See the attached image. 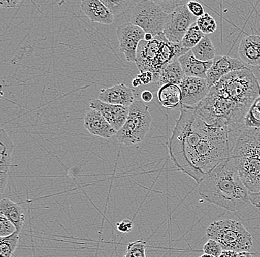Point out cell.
I'll return each mask as SVG.
<instances>
[{
	"label": "cell",
	"instance_id": "obj_3",
	"mask_svg": "<svg viewBox=\"0 0 260 257\" xmlns=\"http://www.w3.org/2000/svg\"><path fill=\"white\" fill-rule=\"evenodd\" d=\"M230 158L248 191L260 192V128H242L231 149Z\"/></svg>",
	"mask_w": 260,
	"mask_h": 257
},
{
	"label": "cell",
	"instance_id": "obj_6",
	"mask_svg": "<svg viewBox=\"0 0 260 257\" xmlns=\"http://www.w3.org/2000/svg\"><path fill=\"white\" fill-rule=\"evenodd\" d=\"M211 89L228 100L249 109L260 96L259 80L250 68L230 73Z\"/></svg>",
	"mask_w": 260,
	"mask_h": 257
},
{
	"label": "cell",
	"instance_id": "obj_17",
	"mask_svg": "<svg viewBox=\"0 0 260 257\" xmlns=\"http://www.w3.org/2000/svg\"><path fill=\"white\" fill-rule=\"evenodd\" d=\"M84 126L92 136L109 139L117 135L118 131L99 111L90 109L84 118Z\"/></svg>",
	"mask_w": 260,
	"mask_h": 257
},
{
	"label": "cell",
	"instance_id": "obj_4",
	"mask_svg": "<svg viewBox=\"0 0 260 257\" xmlns=\"http://www.w3.org/2000/svg\"><path fill=\"white\" fill-rule=\"evenodd\" d=\"M192 110L207 124L237 134L244 128V118L249 108L228 100L210 89L206 98Z\"/></svg>",
	"mask_w": 260,
	"mask_h": 257
},
{
	"label": "cell",
	"instance_id": "obj_27",
	"mask_svg": "<svg viewBox=\"0 0 260 257\" xmlns=\"http://www.w3.org/2000/svg\"><path fill=\"white\" fill-rule=\"evenodd\" d=\"M244 127L245 128H260V96L251 105L248 113L244 118Z\"/></svg>",
	"mask_w": 260,
	"mask_h": 257
},
{
	"label": "cell",
	"instance_id": "obj_32",
	"mask_svg": "<svg viewBox=\"0 0 260 257\" xmlns=\"http://www.w3.org/2000/svg\"><path fill=\"white\" fill-rule=\"evenodd\" d=\"M16 232L15 226L6 216L0 214V237H8Z\"/></svg>",
	"mask_w": 260,
	"mask_h": 257
},
{
	"label": "cell",
	"instance_id": "obj_13",
	"mask_svg": "<svg viewBox=\"0 0 260 257\" xmlns=\"http://www.w3.org/2000/svg\"><path fill=\"white\" fill-rule=\"evenodd\" d=\"M249 68L240 60L229 56H217L213 60L212 65L206 74V81L211 88L215 85L224 76L238 70Z\"/></svg>",
	"mask_w": 260,
	"mask_h": 257
},
{
	"label": "cell",
	"instance_id": "obj_15",
	"mask_svg": "<svg viewBox=\"0 0 260 257\" xmlns=\"http://www.w3.org/2000/svg\"><path fill=\"white\" fill-rule=\"evenodd\" d=\"M136 96L124 83L115 84L111 88L101 90L99 100L111 105L130 107L136 100Z\"/></svg>",
	"mask_w": 260,
	"mask_h": 257
},
{
	"label": "cell",
	"instance_id": "obj_24",
	"mask_svg": "<svg viewBox=\"0 0 260 257\" xmlns=\"http://www.w3.org/2000/svg\"><path fill=\"white\" fill-rule=\"evenodd\" d=\"M191 50L195 58L201 61H212L215 58V48L209 35H205L201 42Z\"/></svg>",
	"mask_w": 260,
	"mask_h": 257
},
{
	"label": "cell",
	"instance_id": "obj_7",
	"mask_svg": "<svg viewBox=\"0 0 260 257\" xmlns=\"http://www.w3.org/2000/svg\"><path fill=\"white\" fill-rule=\"evenodd\" d=\"M208 238L218 242L223 250L250 252L253 237L240 221L224 219L215 221L206 230Z\"/></svg>",
	"mask_w": 260,
	"mask_h": 257
},
{
	"label": "cell",
	"instance_id": "obj_43",
	"mask_svg": "<svg viewBox=\"0 0 260 257\" xmlns=\"http://www.w3.org/2000/svg\"><path fill=\"white\" fill-rule=\"evenodd\" d=\"M123 257H133V256H131V255L129 254V253H126V254L124 255V256Z\"/></svg>",
	"mask_w": 260,
	"mask_h": 257
},
{
	"label": "cell",
	"instance_id": "obj_34",
	"mask_svg": "<svg viewBox=\"0 0 260 257\" xmlns=\"http://www.w3.org/2000/svg\"><path fill=\"white\" fill-rule=\"evenodd\" d=\"M134 227V224L129 219H123L121 222L117 223V229L121 233H129Z\"/></svg>",
	"mask_w": 260,
	"mask_h": 257
},
{
	"label": "cell",
	"instance_id": "obj_12",
	"mask_svg": "<svg viewBox=\"0 0 260 257\" xmlns=\"http://www.w3.org/2000/svg\"><path fill=\"white\" fill-rule=\"evenodd\" d=\"M182 92V106L192 109L198 106L209 94V87L206 79L185 76L180 84Z\"/></svg>",
	"mask_w": 260,
	"mask_h": 257
},
{
	"label": "cell",
	"instance_id": "obj_5",
	"mask_svg": "<svg viewBox=\"0 0 260 257\" xmlns=\"http://www.w3.org/2000/svg\"><path fill=\"white\" fill-rule=\"evenodd\" d=\"M188 51L189 50L183 48L180 43L169 41L161 33L154 37L152 41L143 40L140 42L136 64L140 72H152L156 82L164 67L177 61Z\"/></svg>",
	"mask_w": 260,
	"mask_h": 257
},
{
	"label": "cell",
	"instance_id": "obj_18",
	"mask_svg": "<svg viewBox=\"0 0 260 257\" xmlns=\"http://www.w3.org/2000/svg\"><path fill=\"white\" fill-rule=\"evenodd\" d=\"M240 60L249 66H260V36L252 34L244 37L238 48Z\"/></svg>",
	"mask_w": 260,
	"mask_h": 257
},
{
	"label": "cell",
	"instance_id": "obj_35",
	"mask_svg": "<svg viewBox=\"0 0 260 257\" xmlns=\"http://www.w3.org/2000/svg\"><path fill=\"white\" fill-rule=\"evenodd\" d=\"M137 77L141 79L143 84H148L152 82H155V77L154 75L150 71H145V72L140 73L137 75Z\"/></svg>",
	"mask_w": 260,
	"mask_h": 257
},
{
	"label": "cell",
	"instance_id": "obj_10",
	"mask_svg": "<svg viewBox=\"0 0 260 257\" xmlns=\"http://www.w3.org/2000/svg\"><path fill=\"white\" fill-rule=\"evenodd\" d=\"M197 19L198 18L188 11L186 4L178 5L170 14L164 27L166 38L173 43H180L190 27L197 22Z\"/></svg>",
	"mask_w": 260,
	"mask_h": 257
},
{
	"label": "cell",
	"instance_id": "obj_2",
	"mask_svg": "<svg viewBox=\"0 0 260 257\" xmlns=\"http://www.w3.org/2000/svg\"><path fill=\"white\" fill-rule=\"evenodd\" d=\"M198 193L209 203L232 212L243 210L251 203L249 191L230 156L203 177Z\"/></svg>",
	"mask_w": 260,
	"mask_h": 257
},
{
	"label": "cell",
	"instance_id": "obj_19",
	"mask_svg": "<svg viewBox=\"0 0 260 257\" xmlns=\"http://www.w3.org/2000/svg\"><path fill=\"white\" fill-rule=\"evenodd\" d=\"M81 9L92 22L111 25L115 20L110 10L99 0H84L81 2Z\"/></svg>",
	"mask_w": 260,
	"mask_h": 257
},
{
	"label": "cell",
	"instance_id": "obj_22",
	"mask_svg": "<svg viewBox=\"0 0 260 257\" xmlns=\"http://www.w3.org/2000/svg\"><path fill=\"white\" fill-rule=\"evenodd\" d=\"M157 98L166 108H175L181 105L182 92L180 85L168 84L162 86L157 92Z\"/></svg>",
	"mask_w": 260,
	"mask_h": 257
},
{
	"label": "cell",
	"instance_id": "obj_16",
	"mask_svg": "<svg viewBox=\"0 0 260 257\" xmlns=\"http://www.w3.org/2000/svg\"><path fill=\"white\" fill-rule=\"evenodd\" d=\"M14 146L7 132L0 131V193L3 195L8 182L9 169L11 166Z\"/></svg>",
	"mask_w": 260,
	"mask_h": 257
},
{
	"label": "cell",
	"instance_id": "obj_1",
	"mask_svg": "<svg viewBox=\"0 0 260 257\" xmlns=\"http://www.w3.org/2000/svg\"><path fill=\"white\" fill-rule=\"evenodd\" d=\"M169 140L171 159L199 185L203 177L230 156L237 134L205 123L192 109L180 105Z\"/></svg>",
	"mask_w": 260,
	"mask_h": 257
},
{
	"label": "cell",
	"instance_id": "obj_38",
	"mask_svg": "<svg viewBox=\"0 0 260 257\" xmlns=\"http://www.w3.org/2000/svg\"><path fill=\"white\" fill-rule=\"evenodd\" d=\"M238 253L233 250H223L222 254L219 257H237Z\"/></svg>",
	"mask_w": 260,
	"mask_h": 257
},
{
	"label": "cell",
	"instance_id": "obj_21",
	"mask_svg": "<svg viewBox=\"0 0 260 257\" xmlns=\"http://www.w3.org/2000/svg\"><path fill=\"white\" fill-rule=\"evenodd\" d=\"M0 214L8 218L15 226L16 232H21L25 222V214L19 203L8 198H2L0 201Z\"/></svg>",
	"mask_w": 260,
	"mask_h": 257
},
{
	"label": "cell",
	"instance_id": "obj_39",
	"mask_svg": "<svg viewBox=\"0 0 260 257\" xmlns=\"http://www.w3.org/2000/svg\"><path fill=\"white\" fill-rule=\"evenodd\" d=\"M132 84H133V87L137 88L139 87V86L142 85L143 83L141 82V79H139V78L137 77L136 76V78H135L133 80V82H132Z\"/></svg>",
	"mask_w": 260,
	"mask_h": 257
},
{
	"label": "cell",
	"instance_id": "obj_8",
	"mask_svg": "<svg viewBox=\"0 0 260 257\" xmlns=\"http://www.w3.org/2000/svg\"><path fill=\"white\" fill-rule=\"evenodd\" d=\"M130 23L137 25L153 37L164 33V27L168 21L167 14L157 2L150 0L131 1L129 11Z\"/></svg>",
	"mask_w": 260,
	"mask_h": 257
},
{
	"label": "cell",
	"instance_id": "obj_20",
	"mask_svg": "<svg viewBox=\"0 0 260 257\" xmlns=\"http://www.w3.org/2000/svg\"><path fill=\"white\" fill-rule=\"evenodd\" d=\"M185 76L206 79L208 71L212 65V61L203 62L198 60L191 50L187 52L178 59Z\"/></svg>",
	"mask_w": 260,
	"mask_h": 257
},
{
	"label": "cell",
	"instance_id": "obj_30",
	"mask_svg": "<svg viewBox=\"0 0 260 257\" xmlns=\"http://www.w3.org/2000/svg\"><path fill=\"white\" fill-rule=\"evenodd\" d=\"M146 242L145 241L139 240L130 242L127 246V251L133 257H146Z\"/></svg>",
	"mask_w": 260,
	"mask_h": 257
},
{
	"label": "cell",
	"instance_id": "obj_23",
	"mask_svg": "<svg viewBox=\"0 0 260 257\" xmlns=\"http://www.w3.org/2000/svg\"><path fill=\"white\" fill-rule=\"evenodd\" d=\"M185 76L181 66L178 60H177L162 68L156 84L158 89L165 84H175L180 85Z\"/></svg>",
	"mask_w": 260,
	"mask_h": 257
},
{
	"label": "cell",
	"instance_id": "obj_9",
	"mask_svg": "<svg viewBox=\"0 0 260 257\" xmlns=\"http://www.w3.org/2000/svg\"><path fill=\"white\" fill-rule=\"evenodd\" d=\"M152 120L149 107L136 97L129 107L126 123L117 133V139L121 144L126 146L141 142L150 130Z\"/></svg>",
	"mask_w": 260,
	"mask_h": 257
},
{
	"label": "cell",
	"instance_id": "obj_28",
	"mask_svg": "<svg viewBox=\"0 0 260 257\" xmlns=\"http://www.w3.org/2000/svg\"><path fill=\"white\" fill-rule=\"evenodd\" d=\"M110 10L114 17H120L124 14L126 11H129L131 1L126 0H117V1H110V0H101Z\"/></svg>",
	"mask_w": 260,
	"mask_h": 257
},
{
	"label": "cell",
	"instance_id": "obj_14",
	"mask_svg": "<svg viewBox=\"0 0 260 257\" xmlns=\"http://www.w3.org/2000/svg\"><path fill=\"white\" fill-rule=\"evenodd\" d=\"M89 107L99 111L118 132L126 123L129 112V107L111 105L99 100L91 101Z\"/></svg>",
	"mask_w": 260,
	"mask_h": 257
},
{
	"label": "cell",
	"instance_id": "obj_29",
	"mask_svg": "<svg viewBox=\"0 0 260 257\" xmlns=\"http://www.w3.org/2000/svg\"><path fill=\"white\" fill-rule=\"evenodd\" d=\"M196 24L205 35L214 33L217 28L215 19L208 13H205L201 17L198 18Z\"/></svg>",
	"mask_w": 260,
	"mask_h": 257
},
{
	"label": "cell",
	"instance_id": "obj_26",
	"mask_svg": "<svg viewBox=\"0 0 260 257\" xmlns=\"http://www.w3.org/2000/svg\"><path fill=\"white\" fill-rule=\"evenodd\" d=\"M205 34L200 30L195 22L185 34L180 45L187 50H191L201 42Z\"/></svg>",
	"mask_w": 260,
	"mask_h": 257
},
{
	"label": "cell",
	"instance_id": "obj_31",
	"mask_svg": "<svg viewBox=\"0 0 260 257\" xmlns=\"http://www.w3.org/2000/svg\"><path fill=\"white\" fill-rule=\"evenodd\" d=\"M205 254L211 255L215 257H219L223 251V248L218 242L209 239L203 248Z\"/></svg>",
	"mask_w": 260,
	"mask_h": 257
},
{
	"label": "cell",
	"instance_id": "obj_37",
	"mask_svg": "<svg viewBox=\"0 0 260 257\" xmlns=\"http://www.w3.org/2000/svg\"><path fill=\"white\" fill-rule=\"evenodd\" d=\"M153 94L149 91H144L141 94V100L144 102H150L153 100Z\"/></svg>",
	"mask_w": 260,
	"mask_h": 257
},
{
	"label": "cell",
	"instance_id": "obj_40",
	"mask_svg": "<svg viewBox=\"0 0 260 257\" xmlns=\"http://www.w3.org/2000/svg\"><path fill=\"white\" fill-rule=\"evenodd\" d=\"M237 257H253L250 252H240L238 253Z\"/></svg>",
	"mask_w": 260,
	"mask_h": 257
},
{
	"label": "cell",
	"instance_id": "obj_33",
	"mask_svg": "<svg viewBox=\"0 0 260 257\" xmlns=\"http://www.w3.org/2000/svg\"><path fill=\"white\" fill-rule=\"evenodd\" d=\"M188 11L196 18L201 17L205 14L204 8L203 5L197 1H189L186 3Z\"/></svg>",
	"mask_w": 260,
	"mask_h": 257
},
{
	"label": "cell",
	"instance_id": "obj_11",
	"mask_svg": "<svg viewBox=\"0 0 260 257\" xmlns=\"http://www.w3.org/2000/svg\"><path fill=\"white\" fill-rule=\"evenodd\" d=\"M119 48L128 62L136 63L140 42L144 40L145 32L137 25L128 22L117 27Z\"/></svg>",
	"mask_w": 260,
	"mask_h": 257
},
{
	"label": "cell",
	"instance_id": "obj_41",
	"mask_svg": "<svg viewBox=\"0 0 260 257\" xmlns=\"http://www.w3.org/2000/svg\"><path fill=\"white\" fill-rule=\"evenodd\" d=\"M154 37L152 34H145V38H144V40L145 41L149 42L152 41V40H153Z\"/></svg>",
	"mask_w": 260,
	"mask_h": 257
},
{
	"label": "cell",
	"instance_id": "obj_36",
	"mask_svg": "<svg viewBox=\"0 0 260 257\" xmlns=\"http://www.w3.org/2000/svg\"><path fill=\"white\" fill-rule=\"evenodd\" d=\"M20 3V1H15V0H12V1L0 0V6H1L2 8H5V9H11V8L18 7V6H19Z\"/></svg>",
	"mask_w": 260,
	"mask_h": 257
},
{
	"label": "cell",
	"instance_id": "obj_42",
	"mask_svg": "<svg viewBox=\"0 0 260 257\" xmlns=\"http://www.w3.org/2000/svg\"><path fill=\"white\" fill-rule=\"evenodd\" d=\"M200 257H215V256H211V255H209V254H203L202 255V256H201Z\"/></svg>",
	"mask_w": 260,
	"mask_h": 257
},
{
	"label": "cell",
	"instance_id": "obj_25",
	"mask_svg": "<svg viewBox=\"0 0 260 257\" xmlns=\"http://www.w3.org/2000/svg\"><path fill=\"white\" fill-rule=\"evenodd\" d=\"M19 232H16L8 237H0V256L12 257L17 248Z\"/></svg>",
	"mask_w": 260,
	"mask_h": 257
}]
</instances>
